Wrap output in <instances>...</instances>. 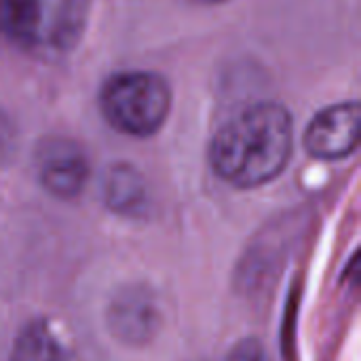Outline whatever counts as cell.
I'll return each instance as SVG.
<instances>
[{"instance_id": "8", "label": "cell", "mask_w": 361, "mask_h": 361, "mask_svg": "<svg viewBox=\"0 0 361 361\" xmlns=\"http://www.w3.org/2000/svg\"><path fill=\"white\" fill-rule=\"evenodd\" d=\"M104 199L110 209L125 216L142 214L146 205V186L142 176L129 165L112 167L104 178Z\"/></svg>"}, {"instance_id": "10", "label": "cell", "mask_w": 361, "mask_h": 361, "mask_svg": "<svg viewBox=\"0 0 361 361\" xmlns=\"http://www.w3.org/2000/svg\"><path fill=\"white\" fill-rule=\"evenodd\" d=\"M13 144H15V131L6 121V116L0 114V163L8 159V154L13 152Z\"/></svg>"}, {"instance_id": "4", "label": "cell", "mask_w": 361, "mask_h": 361, "mask_svg": "<svg viewBox=\"0 0 361 361\" xmlns=\"http://www.w3.org/2000/svg\"><path fill=\"white\" fill-rule=\"evenodd\" d=\"M106 326L110 334L129 347L150 343L161 328V309L157 296L146 286H123L112 294L106 307Z\"/></svg>"}, {"instance_id": "3", "label": "cell", "mask_w": 361, "mask_h": 361, "mask_svg": "<svg viewBox=\"0 0 361 361\" xmlns=\"http://www.w3.org/2000/svg\"><path fill=\"white\" fill-rule=\"evenodd\" d=\"M171 108L169 85L152 72H123L112 76L102 91L106 121L127 135L157 133Z\"/></svg>"}, {"instance_id": "9", "label": "cell", "mask_w": 361, "mask_h": 361, "mask_svg": "<svg viewBox=\"0 0 361 361\" xmlns=\"http://www.w3.org/2000/svg\"><path fill=\"white\" fill-rule=\"evenodd\" d=\"M224 361H267V353L260 341L256 338H243L239 341Z\"/></svg>"}, {"instance_id": "5", "label": "cell", "mask_w": 361, "mask_h": 361, "mask_svg": "<svg viewBox=\"0 0 361 361\" xmlns=\"http://www.w3.org/2000/svg\"><path fill=\"white\" fill-rule=\"evenodd\" d=\"M360 121L361 110L357 102H343L324 108L307 127V152L324 161L349 157L360 144Z\"/></svg>"}, {"instance_id": "7", "label": "cell", "mask_w": 361, "mask_h": 361, "mask_svg": "<svg viewBox=\"0 0 361 361\" xmlns=\"http://www.w3.org/2000/svg\"><path fill=\"white\" fill-rule=\"evenodd\" d=\"M8 361H70V351L47 319H34L21 328Z\"/></svg>"}, {"instance_id": "11", "label": "cell", "mask_w": 361, "mask_h": 361, "mask_svg": "<svg viewBox=\"0 0 361 361\" xmlns=\"http://www.w3.org/2000/svg\"><path fill=\"white\" fill-rule=\"evenodd\" d=\"M190 2H201V4H218V2H226V0H190Z\"/></svg>"}, {"instance_id": "1", "label": "cell", "mask_w": 361, "mask_h": 361, "mask_svg": "<svg viewBox=\"0 0 361 361\" xmlns=\"http://www.w3.org/2000/svg\"><path fill=\"white\" fill-rule=\"evenodd\" d=\"M292 137V116L281 104H254L216 133L209 161L224 182L256 188L286 169Z\"/></svg>"}, {"instance_id": "2", "label": "cell", "mask_w": 361, "mask_h": 361, "mask_svg": "<svg viewBox=\"0 0 361 361\" xmlns=\"http://www.w3.org/2000/svg\"><path fill=\"white\" fill-rule=\"evenodd\" d=\"M91 0H0V30L38 57L72 51L85 34Z\"/></svg>"}, {"instance_id": "6", "label": "cell", "mask_w": 361, "mask_h": 361, "mask_svg": "<svg viewBox=\"0 0 361 361\" xmlns=\"http://www.w3.org/2000/svg\"><path fill=\"white\" fill-rule=\"evenodd\" d=\"M38 180L53 197L74 199L89 178V163L82 150L70 140H49L36 154Z\"/></svg>"}]
</instances>
